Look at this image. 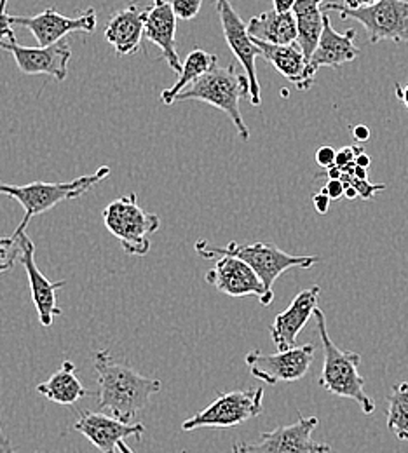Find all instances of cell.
Here are the masks:
<instances>
[{"label":"cell","instance_id":"6da1fadb","mask_svg":"<svg viewBox=\"0 0 408 453\" xmlns=\"http://www.w3.org/2000/svg\"><path fill=\"white\" fill-rule=\"evenodd\" d=\"M95 372L98 377V408L124 424H133L136 413L163 388L161 380L143 377L126 361H117L111 350L95 352Z\"/></svg>","mask_w":408,"mask_h":453},{"label":"cell","instance_id":"7a4b0ae2","mask_svg":"<svg viewBox=\"0 0 408 453\" xmlns=\"http://www.w3.org/2000/svg\"><path fill=\"white\" fill-rule=\"evenodd\" d=\"M196 251L206 260H217L219 257L229 255L246 262L258 280L264 283L267 293L274 296L273 286L290 269H311L319 262V257H295L280 250L273 242H253V244H237L231 241L226 248H217L204 239L196 242Z\"/></svg>","mask_w":408,"mask_h":453},{"label":"cell","instance_id":"3957f363","mask_svg":"<svg viewBox=\"0 0 408 453\" xmlns=\"http://www.w3.org/2000/svg\"><path fill=\"white\" fill-rule=\"evenodd\" d=\"M314 319H316L318 334L323 343V354H325L319 386L335 396L354 399L361 406L363 413L366 415L373 413L375 403L366 395L365 379L358 372L361 356L358 352L343 350L334 343V340L328 335L327 319L321 309H316Z\"/></svg>","mask_w":408,"mask_h":453},{"label":"cell","instance_id":"277c9868","mask_svg":"<svg viewBox=\"0 0 408 453\" xmlns=\"http://www.w3.org/2000/svg\"><path fill=\"white\" fill-rule=\"evenodd\" d=\"M241 98L250 100V81L246 75L235 72V65L215 66L204 73L197 82L189 86L176 102H204L222 112L227 113L242 142L250 140V129L242 120L239 109Z\"/></svg>","mask_w":408,"mask_h":453},{"label":"cell","instance_id":"5b68a950","mask_svg":"<svg viewBox=\"0 0 408 453\" xmlns=\"http://www.w3.org/2000/svg\"><path fill=\"white\" fill-rule=\"evenodd\" d=\"M111 174L109 166H102L100 170L93 174H84L79 176L72 181H57V183H48V181H32L27 185H5L0 183V196L11 197L18 201L25 211V217L18 228L27 230L30 220L35 215H42L59 203L65 201H73L88 194L95 185H98L102 180H105Z\"/></svg>","mask_w":408,"mask_h":453},{"label":"cell","instance_id":"8992f818","mask_svg":"<svg viewBox=\"0 0 408 453\" xmlns=\"http://www.w3.org/2000/svg\"><path fill=\"white\" fill-rule=\"evenodd\" d=\"M107 230L120 241L122 250L131 257H145L150 253L149 235L158 232L161 220L156 213H147L129 194L112 201L102 213Z\"/></svg>","mask_w":408,"mask_h":453},{"label":"cell","instance_id":"52a82bcc","mask_svg":"<svg viewBox=\"0 0 408 453\" xmlns=\"http://www.w3.org/2000/svg\"><path fill=\"white\" fill-rule=\"evenodd\" d=\"M323 11H335L344 19L359 21L366 28L372 44L381 41L408 42V0H381L361 9L328 2L323 5Z\"/></svg>","mask_w":408,"mask_h":453},{"label":"cell","instance_id":"ba28073f","mask_svg":"<svg viewBox=\"0 0 408 453\" xmlns=\"http://www.w3.org/2000/svg\"><path fill=\"white\" fill-rule=\"evenodd\" d=\"M264 410V389L219 393L217 399L181 424L183 431L229 429L258 417Z\"/></svg>","mask_w":408,"mask_h":453},{"label":"cell","instance_id":"9c48e42d","mask_svg":"<svg viewBox=\"0 0 408 453\" xmlns=\"http://www.w3.org/2000/svg\"><path fill=\"white\" fill-rule=\"evenodd\" d=\"M314 352L316 347L312 343L280 350L276 354H264L262 350L253 349L246 354L244 363L255 379L276 386L280 382H296L304 379L314 361Z\"/></svg>","mask_w":408,"mask_h":453},{"label":"cell","instance_id":"30bf717a","mask_svg":"<svg viewBox=\"0 0 408 453\" xmlns=\"http://www.w3.org/2000/svg\"><path fill=\"white\" fill-rule=\"evenodd\" d=\"M318 426V417H304L298 413L295 424L262 433L257 443H234L233 453H332L330 445L312 440V433Z\"/></svg>","mask_w":408,"mask_h":453},{"label":"cell","instance_id":"8fae6325","mask_svg":"<svg viewBox=\"0 0 408 453\" xmlns=\"http://www.w3.org/2000/svg\"><path fill=\"white\" fill-rule=\"evenodd\" d=\"M213 2L219 11V16H220L224 39L229 46V50L233 51L235 59L244 68L246 77L250 81V104L253 107H258L262 104V98H260V84H258V77H257L255 61H257V58L260 57V50L250 37L246 23L235 12L233 0H213Z\"/></svg>","mask_w":408,"mask_h":453},{"label":"cell","instance_id":"7c38bea8","mask_svg":"<svg viewBox=\"0 0 408 453\" xmlns=\"http://www.w3.org/2000/svg\"><path fill=\"white\" fill-rule=\"evenodd\" d=\"M96 11L93 7H88L84 12H81L77 18H68L57 12L53 7H48L41 14L35 16H12V23L19 25L23 28H28L41 48L55 46L61 42L63 37L84 32L93 34L96 28Z\"/></svg>","mask_w":408,"mask_h":453},{"label":"cell","instance_id":"4fadbf2b","mask_svg":"<svg viewBox=\"0 0 408 453\" xmlns=\"http://www.w3.org/2000/svg\"><path fill=\"white\" fill-rule=\"evenodd\" d=\"M12 235L16 237V241L21 248L19 262L23 264L25 273H27L28 281H30L32 302L37 309L39 323L44 328H51V325L55 323V318L61 314V309L57 305V291L61 289L63 286H66V281L53 283L41 273V269L35 264V244L28 237L27 230L16 228V232Z\"/></svg>","mask_w":408,"mask_h":453},{"label":"cell","instance_id":"5bb4252c","mask_svg":"<svg viewBox=\"0 0 408 453\" xmlns=\"http://www.w3.org/2000/svg\"><path fill=\"white\" fill-rule=\"evenodd\" d=\"M204 281L233 298H242L250 295L258 296L264 307L271 305L274 300V296L267 293L266 286L258 280L255 271L246 262L229 255L217 258L215 267L206 273Z\"/></svg>","mask_w":408,"mask_h":453},{"label":"cell","instance_id":"9a60e30c","mask_svg":"<svg viewBox=\"0 0 408 453\" xmlns=\"http://www.w3.org/2000/svg\"><path fill=\"white\" fill-rule=\"evenodd\" d=\"M73 431L88 438L89 443L96 447L100 453H117V445L120 441H124L126 438L140 440L147 433L142 422L124 424L112 415L91 410L81 411L77 422L73 424Z\"/></svg>","mask_w":408,"mask_h":453},{"label":"cell","instance_id":"2e32d148","mask_svg":"<svg viewBox=\"0 0 408 453\" xmlns=\"http://www.w3.org/2000/svg\"><path fill=\"white\" fill-rule=\"evenodd\" d=\"M0 50L14 57L18 68L25 75L46 73L55 77L58 82L66 79L72 50L65 41L48 48H23L18 42H4L0 44Z\"/></svg>","mask_w":408,"mask_h":453},{"label":"cell","instance_id":"e0dca14e","mask_svg":"<svg viewBox=\"0 0 408 453\" xmlns=\"http://www.w3.org/2000/svg\"><path fill=\"white\" fill-rule=\"evenodd\" d=\"M321 288L311 286L304 291H300L290 303L287 311L278 314L269 326L271 339L276 343L278 350H289L295 347V342L302 328L307 325V321L314 316L318 309V298H319Z\"/></svg>","mask_w":408,"mask_h":453},{"label":"cell","instance_id":"ac0fdd59","mask_svg":"<svg viewBox=\"0 0 408 453\" xmlns=\"http://www.w3.org/2000/svg\"><path fill=\"white\" fill-rule=\"evenodd\" d=\"M354 41H356V32L352 28L346 30L344 34L335 32L330 23L328 12H327L325 14V28H323L319 44L307 63L309 81L314 84V77H316L318 70L323 66L339 68L359 57V48L354 44Z\"/></svg>","mask_w":408,"mask_h":453},{"label":"cell","instance_id":"d6986e66","mask_svg":"<svg viewBox=\"0 0 408 453\" xmlns=\"http://www.w3.org/2000/svg\"><path fill=\"white\" fill-rule=\"evenodd\" d=\"M176 21L178 18L168 0H152V5L147 7L145 39L156 44L168 66L180 73L181 65L176 53Z\"/></svg>","mask_w":408,"mask_h":453},{"label":"cell","instance_id":"ffe728a7","mask_svg":"<svg viewBox=\"0 0 408 453\" xmlns=\"http://www.w3.org/2000/svg\"><path fill=\"white\" fill-rule=\"evenodd\" d=\"M145 16L147 7L140 9L136 4H129L109 19L105 41L116 50L117 55L129 57L140 51L142 39L145 37Z\"/></svg>","mask_w":408,"mask_h":453},{"label":"cell","instance_id":"44dd1931","mask_svg":"<svg viewBox=\"0 0 408 453\" xmlns=\"http://www.w3.org/2000/svg\"><path fill=\"white\" fill-rule=\"evenodd\" d=\"M248 34L253 41H260L266 44L274 46H290L296 44L298 34H296V21L293 12H278V11H267L255 18H251L246 23Z\"/></svg>","mask_w":408,"mask_h":453},{"label":"cell","instance_id":"7402d4cb","mask_svg":"<svg viewBox=\"0 0 408 453\" xmlns=\"http://www.w3.org/2000/svg\"><path fill=\"white\" fill-rule=\"evenodd\" d=\"M260 50V57L266 58L285 79L296 86L298 91L311 89L312 82L307 77V58L304 57L298 44L274 46L260 41H253Z\"/></svg>","mask_w":408,"mask_h":453},{"label":"cell","instance_id":"603a6c76","mask_svg":"<svg viewBox=\"0 0 408 453\" xmlns=\"http://www.w3.org/2000/svg\"><path fill=\"white\" fill-rule=\"evenodd\" d=\"M292 12L298 34L296 44L309 61L319 44L325 28L327 12L323 11V0H296Z\"/></svg>","mask_w":408,"mask_h":453},{"label":"cell","instance_id":"cb8c5ba5","mask_svg":"<svg viewBox=\"0 0 408 453\" xmlns=\"http://www.w3.org/2000/svg\"><path fill=\"white\" fill-rule=\"evenodd\" d=\"M37 393L63 406H72L82 397L88 396V389L77 379L72 361H63L58 372L53 373L50 380L37 386Z\"/></svg>","mask_w":408,"mask_h":453},{"label":"cell","instance_id":"d4e9b609","mask_svg":"<svg viewBox=\"0 0 408 453\" xmlns=\"http://www.w3.org/2000/svg\"><path fill=\"white\" fill-rule=\"evenodd\" d=\"M217 65H219L217 55L206 53L199 48L192 50L185 58V61L181 63V72L178 73V81H176L175 86L163 91V95H161L163 104L165 105H173L178 95H181L189 86L197 82L204 73L213 70Z\"/></svg>","mask_w":408,"mask_h":453},{"label":"cell","instance_id":"484cf974","mask_svg":"<svg viewBox=\"0 0 408 453\" xmlns=\"http://www.w3.org/2000/svg\"><path fill=\"white\" fill-rule=\"evenodd\" d=\"M388 403V429L408 443V380L391 389Z\"/></svg>","mask_w":408,"mask_h":453},{"label":"cell","instance_id":"4316f807","mask_svg":"<svg viewBox=\"0 0 408 453\" xmlns=\"http://www.w3.org/2000/svg\"><path fill=\"white\" fill-rule=\"evenodd\" d=\"M21 257V248L14 235L0 237V274L14 269L16 262Z\"/></svg>","mask_w":408,"mask_h":453},{"label":"cell","instance_id":"83f0119b","mask_svg":"<svg viewBox=\"0 0 408 453\" xmlns=\"http://www.w3.org/2000/svg\"><path fill=\"white\" fill-rule=\"evenodd\" d=\"M350 171L343 174V181H344L346 185H352V187L358 190V196H359L361 199L368 201V199H372L377 192H381V190L386 188V185H375V183H370L368 180H358Z\"/></svg>","mask_w":408,"mask_h":453},{"label":"cell","instance_id":"f1b7e54d","mask_svg":"<svg viewBox=\"0 0 408 453\" xmlns=\"http://www.w3.org/2000/svg\"><path fill=\"white\" fill-rule=\"evenodd\" d=\"M176 18L181 21L194 19L203 5V0H168Z\"/></svg>","mask_w":408,"mask_h":453},{"label":"cell","instance_id":"f546056e","mask_svg":"<svg viewBox=\"0 0 408 453\" xmlns=\"http://www.w3.org/2000/svg\"><path fill=\"white\" fill-rule=\"evenodd\" d=\"M363 154V147H344L343 150L337 152V159H335V166L339 170H343V173H348V171L354 168V163H356V157Z\"/></svg>","mask_w":408,"mask_h":453},{"label":"cell","instance_id":"4dcf8cb0","mask_svg":"<svg viewBox=\"0 0 408 453\" xmlns=\"http://www.w3.org/2000/svg\"><path fill=\"white\" fill-rule=\"evenodd\" d=\"M12 16L7 14L5 9H0V44L4 42H18L12 30Z\"/></svg>","mask_w":408,"mask_h":453},{"label":"cell","instance_id":"1f68e13d","mask_svg":"<svg viewBox=\"0 0 408 453\" xmlns=\"http://www.w3.org/2000/svg\"><path fill=\"white\" fill-rule=\"evenodd\" d=\"M335 159H337V152L332 147H328V145L319 147L318 152H316V163L321 168H325V170L334 168L335 166Z\"/></svg>","mask_w":408,"mask_h":453},{"label":"cell","instance_id":"d6a6232c","mask_svg":"<svg viewBox=\"0 0 408 453\" xmlns=\"http://www.w3.org/2000/svg\"><path fill=\"white\" fill-rule=\"evenodd\" d=\"M321 192L327 194L332 201H337V199H341V197L344 196V192H346V183H344L343 180H328Z\"/></svg>","mask_w":408,"mask_h":453},{"label":"cell","instance_id":"836d02e7","mask_svg":"<svg viewBox=\"0 0 408 453\" xmlns=\"http://www.w3.org/2000/svg\"><path fill=\"white\" fill-rule=\"evenodd\" d=\"M312 203H314V208H316V211H318L319 215H327L332 199H330L327 194L319 192V194H316V196L312 197Z\"/></svg>","mask_w":408,"mask_h":453},{"label":"cell","instance_id":"e575fe53","mask_svg":"<svg viewBox=\"0 0 408 453\" xmlns=\"http://www.w3.org/2000/svg\"><path fill=\"white\" fill-rule=\"evenodd\" d=\"M295 4H296V0H273L274 11H278V12H281V14L292 12Z\"/></svg>","mask_w":408,"mask_h":453},{"label":"cell","instance_id":"d590c367","mask_svg":"<svg viewBox=\"0 0 408 453\" xmlns=\"http://www.w3.org/2000/svg\"><path fill=\"white\" fill-rule=\"evenodd\" d=\"M350 131H352V136H354L358 142H366V140L370 138V129H368L366 126H363V124L354 126Z\"/></svg>","mask_w":408,"mask_h":453},{"label":"cell","instance_id":"8d00e7d4","mask_svg":"<svg viewBox=\"0 0 408 453\" xmlns=\"http://www.w3.org/2000/svg\"><path fill=\"white\" fill-rule=\"evenodd\" d=\"M381 0H344V5L350 9H361V7H370Z\"/></svg>","mask_w":408,"mask_h":453},{"label":"cell","instance_id":"74e56055","mask_svg":"<svg viewBox=\"0 0 408 453\" xmlns=\"http://www.w3.org/2000/svg\"><path fill=\"white\" fill-rule=\"evenodd\" d=\"M0 453H14V449H12L11 441L7 440V436H5L4 429H2V424H0Z\"/></svg>","mask_w":408,"mask_h":453},{"label":"cell","instance_id":"f35d334b","mask_svg":"<svg viewBox=\"0 0 408 453\" xmlns=\"http://www.w3.org/2000/svg\"><path fill=\"white\" fill-rule=\"evenodd\" d=\"M395 89H396V96H398V100H402V102L405 104V107L408 109V84L407 86H400V84H396V86H395Z\"/></svg>","mask_w":408,"mask_h":453},{"label":"cell","instance_id":"ab89813d","mask_svg":"<svg viewBox=\"0 0 408 453\" xmlns=\"http://www.w3.org/2000/svg\"><path fill=\"white\" fill-rule=\"evenodd\" d=\"M356 166H359V168H365V170H368L370 168V156H366L365 152L363 154H359L358 157H356V163H354Z\"/></svg>","mask_w":408,"mask_h":453},{"label":"cell","instance_id":"60d3db41","mask_svg":"<svg viewBox=\"0 0 408 453\" xmlns=\"http://www.w3.org/2000/svg\"><path fill=\"white\" fill-rule=\"evenodd\" d=\"M358 180H368V170H365V168H359V166H356L354 165V168L350 171Z\"/></svg>","mask_w":408,"mask_h":453},{"label":"cell","instance_id":"b9f144b4","mask_svg":"<svg viewBox=\"0 0 408 453\" xmlns=\"http://www.w3.org/2000/svg\"><path fill=\"white\" fill-rule=\"evenodd\" d=\"M344 196H346L348 199H356V197H359V196H358V190H356L352 185H346V192H344Z\"/></svg>","mask_w":408,"mask_h":453},{"label":"cell","instance_id":"7bdbcfd3","mask_svg":"<svg viewBox=\"0 0 408 453\" xmlns=\"http://www.w3.org/2000/svg\"><path fill=\"white\" fill-rule=\"evenodd\" d=\"M117 450H119V453H133V450H131L124 441H120V443L117 445Z\"/></svg>","mask_w":408,"mask_h":453},{"label":"cell","instance_id":"ee69618b","mask_svg":"<svg viewBox=\"0 0 408 453\" xmlns=\"http://www.w3.org/2000/svg\"><path fill=\"white\" fill-rule=\"evenodd\" d=\"M7 2H9V0H0V9H5V7H7Z\"/></svg>","mask_w":408,"mask_h":453}]
</instances>
